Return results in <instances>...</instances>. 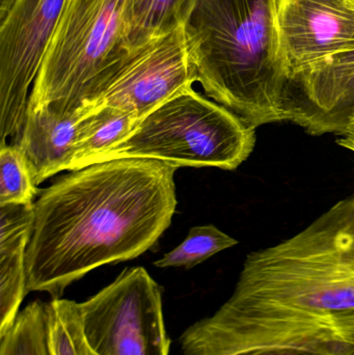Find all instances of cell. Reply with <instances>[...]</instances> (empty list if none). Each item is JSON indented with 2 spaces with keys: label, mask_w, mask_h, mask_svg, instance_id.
<instances>
[{
  "label": "cell",
  "mask_w": 354,
  "mask_h": 355,
  "mask_svg": "<svg viewBox=\"0 0 354 355\" xmlns=\"http://www.w3.org/2000/svg\"><path fill=\"white\" fill-rule=\"evenodd\" d=\"M33 232L0 238V337L14 324L27 292L26 250Z\"/></svg>",
  "instance_id": "12"
},
{
  "label": "cell",
  "mask_w": 354,
  "mask_h": 355,
  "mask_svg": "<svg viewBox=\"0 0 354 355\" xmlns=\"http://www.w3.org/2000/svg\"><path fill=\"white\" fill-rule=\"evenodd\" d=\"M41 190L37 189L24 155L17 146H0V206L31 204Z\"/></svg>",
  "instance_id": "17"
},
{
  "label": "cell",
  "mask_w": 354,
  "mask_h": 355,
  "mask_svg": "<svg viewBox=\"0 0 354 355\" xmlns=\"http://www.w3.org/2000/svg\"><path fill=\"white\" fill-rule=\"evenodd\" d=\"M127 0H68L27 107L82 118L130 64L125 46Z\"/></svg>",
  "instance_id": "4"
},
{
  "label": "cell",
  "mask_w": 354,
  "mask_h": 355,
  "mask_svg": "<svg viewBox=\"0 0 354 355\" xmlns=\"http://www.w3.org/2000/svg\"><path fill=\"white\" fill-rule=\"evenodd\" d=\"M0 342V355H50L48 304L30 302Z\"/></svg>",
  "instance_id": "14"
},
{
  "label": "cell",
  "mask_w": 354,
  "mask_h": 355,
  "mask_svg": "<svg viewBox=\"0 0 354 355\" xmlns=\"http://www.w3.org/2000/svg\"><path fill=\"white\" fill-rule=\"evenodd\" d=\"M255 144L256 128L188 87L141 119L126 139L87 160L83 168L131 158L177 168L234 171L249 157Z\"/></svg>",
  "instance_id": "5"
},
{
  "label": "cell",
  "mask_w": 354,
  "mask_h": 355,
  "mask_svg": "<svg viewBox=\"0 0 354 355\" xmlns=\"http://www.w3.org/2000/svg\"><path fill=\"white\" fill-rule=\"evenodd\" d=\"M195 81L197 68L182 26L134 51L130 64L89 112L109 107L141 120Z\"/></svg>",
  "instance_id": "9"
},
{
  "label": "cell",
  "mask_w": 354,
  "mask_h": 355,
  "mask_svg": "<svg viewBox=\"0 0 354 355\" xmlns=\"http://www.w3.org/2000/svg\"><path fill=\"white\" fill-rule=\"evenodd\" d=\"M237 240L220 231L213 225H197L191 227L184 241L163 258L154 263L159 268L191 269L214 254L233 248Z\"/></svg>",
  "instance_id": "15"
},
{
  "label": "cell",
  "mask_w": 354,
  "mask_h": 355,
  "mask_svg": "<svg viewBox=\"0 0 354 355\" xmlns=\"http://www.w3.org/2000/svg\"><path fill=\"white\" fill-rule=\"evenodd\" d=\"M93 355H96V354H94V352H93Z\"/></svg>",
  "instance_id": "21"
},
{
  "label": "cell",
  "mask_w": 354,
  "mask_h": 355,
  "mask_svg": "<svg viewBox=\"0 0 354 355\" xmlns=\"http://www.w3.org/2000/svg\"><path fill=\"white\" fill-rule=\"evenodd\" d=\"M338 137L339 139H337L338 145L349 150L354 154V116L349 121L344 130L340 135H338Z\"/></svg>",
  "instance_id": "19"
},
{
  "label": "cell",
  "mask_w": 354,
  "mask_h": 355,
  "mask_svg": "<svg viewBox=\"0 0 354 355\" xmlns=\"http://www.w3.org/2000/svg\"><path fill=\"white\" fill-rule=\"evenodd\" d=\"M68 0H16L0 20L1 143L22 128L29 87L55 35Z\"/></svg>",
  "instance_id": "7"
},
{
  "label": "cell",
  "mask_w": 354,
  "mask_h": 355,
  "mask_svg": "<svg viewBox=\"0 0 354 355\" xmlns=\"http://www.w3.org/2000/svg\"><path fill=\"white\" fill-rule=\"evenodd\" d=\"M197 0H127L125 46L136 51L154 40L184 26Z\"/></svg>",
  "instance_id": "11"
},
{
  "label": "cell",
  "mask_w": 354,
  "mask_h": 355,
  "mask_svg": "<svg viewBox=\"0 0 354 355\" xmlns=\"http://www.w3.org/2000/svg\"><path fill=\"white\" fill-rule=\"evenodd\" d=\"M16 0H0V20L3 19Z\"/></svg>",
  "instance_id": "20"
},
{
  "label": "cell",
  "mask_w": 354,
  "mask_h": 355,
  "mask_svg": "<svg viewBox=\"0 0 354 355\" xmlns=\"http://www.w3.org/2000/svg\"><path fill=\"white\" fill-rule=\"evenodd\" d=\"M183 27L208 97L254 128L286 122L272 0H197Z\"/></svg>",
  "instance_id": "3"
},
{
  "label": "cell",
  "mask_w": 354,
  "mask_h": 355,
  "mask_svg": "<svg viewBox=\"0 0 354 355\" xmlns=\"http://www.w3.org/2000/svg\"><path fill=\"white\" fill-rule=\"evenodd\" d=\"M236 355H317L303 350L290 349V348H258L249 350Z\"/></svg>",
  "instance_id": "18"
},
{
  "label": "cell",
  "mask_w": 354,
  "mask_h": 355,
  "mask_svg": "<svg viewBox=\"0 0 354 355\" xmlns=\"http://www.w3.org/2000/svg\"><path fill=\"white\" fill-rule=\"evenodd\" d=\"M81 118L62 116L48 107H27L12 145L22 152L35 185L71 171L80 135Z\"/></svg>",
  "instance_id": "10"
},
{
  "label": "cell",
  "mask_w": 354,
  "mask_h": 355,
  "mask_svg": "<svg viewBox=\"0 0 354 355\" xmlns=\"http://www.w3.org/2000/svg\"><path fill=\"white\" fill-rule=\"evenodd\" d=\"M288 83L354 49V0H272Z\"/></svg>",
  "instance_id": "8"
},
{
  "label": "cell",
  "mask_w": 354,
  "mask_h": 355,
  "mask_svg": "<svg viewBox=\"0 0 354 355\" xmlns=\"http://www.w3.org/2000/svg\"><path fill=\"white\" fill-rule=\"evenodd\" d=\"M50 355H93L85 341L78 302L56 298L48 304Z\"/></svg>",
  "instance_id": "16"
},
{
  "label": "cell",
  "mask_w": 354,
  "mask_h": 355,
  "mask_svg": "<svg viewBox=\"0 0 354 355\" xmlns=\"http://www.w3.org/2000/svg\"><path fill=\"white\" fill-rule=\"evenodd\" d=\"M85 341L96 355H168L161 289L143 267L123 271L78 304Z\"/></svg>",
  "instance_id": "6"
},
{
  "label": "cell",
  "mask_w": 354,
  "mask_h": 355,
  "mask_svg": "<svg viewBox=\"0 0 354 355\" xmlns=\"http://www.w3.org/2000/svg\"><path fill=\"white\" fill-rule=\"evenodd\" d=\"M180 342L184 355L274 347L354 355V193L249 254L231 297Z\"/></svg>",
  "instance_id": "1"
},
{
  "label": "cell",
  "mask_w": 354,
  "mask_h": 355,
  "mask_svg": "<svg viewBox=\"0 0 354 355\" xmlns=\"http://www.w3.org/2000/svg\"><path fill=\"white\" fill-rule=\"evenodd\" d=\"M178 168L158 160H109L41 190L25 258L27 292L62 298L89 271L155 245L176 212Z\"/></svg>",
  "instance_id": "2"
},
{
  "label": "cell",
  "mask_w": 354,
  "mask_h": 355,
  "mask_svg": "<svg viewBox=\"0 0 354 355\" xmlns=\"http://www.w3.org/2000/svg\"><path fill=\"white\" fill-rule=\"evenodd\" d=\"M141 121L109 107L97 108L83 116L70 172L80 170L87 160L126 139Z\"/></svg>",
  "instance_id": "13"
}]
</instances>
